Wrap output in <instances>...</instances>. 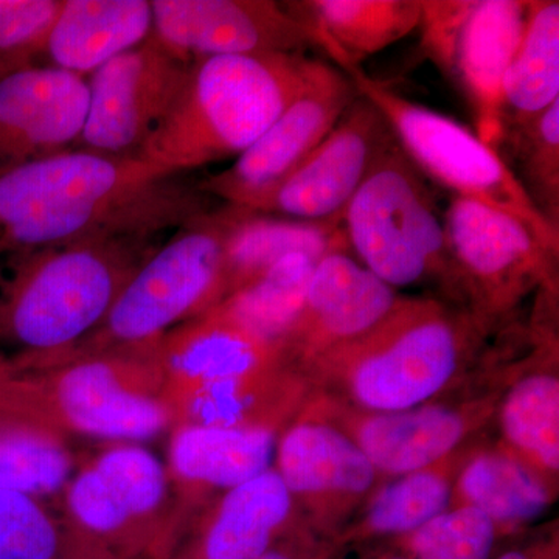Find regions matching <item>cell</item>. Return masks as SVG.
<instances>
[{
    "mask_svg": "<svg viewBox=\"0 0 559 559\" xmlns=\"http://www.w3.org/2000/svg\"><path fill=\"white\" fill-rule=\"evenodd\" d=\"M150 0H62L43 57L53 68L92 75L150 39Z\"/></svg>",
    "mask_w": 559,
    "mask_h": 559,
    "instance_id": "obj_25",
    "label": "cell"
},
{
    "mask_svg": "<svg viewBox=\"0 0 559 559\" xmlns=\"http://www.w3.org/2000/svg\"><path fill=\"white\" fill-rule=\"evenodd\" d=\"M311 62L304 53L191 62L178 97L139 157L176 175L237 159L296 98Z\"/></svg>",
    "mask_w": 559,
    "mask_h": 559,
    "instance_id": "obj_3",
    "label": "cell"
},
{
    "mask_svg": "<svg viewBox=\"0 0 559 559\" xmlns=\"http://www.w3.org/2000/svg\"><path fill=\"white\" fill-rule=\"evenodd\" d=\"M488 337L450 301L401 297L377 329L305 374L316 392L356 409H412L457 389L479 364Z\"/></svg>",
    "mask_w": 559,
    "mask_h": 559,
    "instance_id": "obj_2",
    "label": "cell"
},
{
    "mask_svg": "<svg viewBox=\"0 0 559 559\" xmlns=\"http://www.w3.org/2000/svg\"><path fill=\"white\" fill-rule=\"evenodd\" d=\"M189 68L150 38L95 70L87 76L90 108L79 150L139 157L178 97Z\"/></svg>",
    "mask_w": 559,
    "mask_h": 559,
    "instance_id": "obj_15",
    "label": "cell"
},
{
    "mask_svg": "<svg viewBox=\"0 0 559 559\" xmlns=\"http://www.w3.org/2000/svg\"><path fill=\"white\" fill-rule=\"evenodd\" d=\"M156 345L81 353L32 373L13 366L0 389V418L35 423L62 437L154 439L173 428Z\"/></svg>",
    "mask_w": 559,
    "mask_h": 559,
    "instance_id": "obj_4",
    "label": "cell"
},
{
    "mask_svg": "<svg viewBox=\"0 0 559 559\" xmlns=\"http://www.w3.org/2000/svg\"><path fill=\"white\" fill-rule=\"evenodd\" d=\"M171 430L167 469L190 521L224 492L271 469L280 436L270 430L193 425Z\"/></svg>",
    "mask_w": 559,
    "mask_h": 559,
    "instance_id": "obj_22",
    "label": "cell"
},
{
    "mask_svg": "<svg viewBox=\"0 0 559 559\" xmlns=\"http://www.w3.org/2000/svg\"><path fill=\"white\" fill-rule=\"evenodd\" d=\"M498 528L480 511L450 507L411 535L393 540L412 559H491Z\"/></svg>",
    "mask_w": 559,
    "mask_h": 559,
    "instance_id": "obj_35",
    "label": "cell"
},
{
    "mask_svg": "<svg viewBox=\"0 0 559 559\" xmlns=\"http://www.w3.org/2000/svg\"><path fill=\"white\" fill-rule=\"evenodd\" d=\"M305 525L274 468L209 503L168 559H260Z\"/></svg>",
    "mask_w": 559,
    "mask_h": 559,
    "instance_id": "obj_21",
    "label": "cell"
},
{
    "mask_svg": "<svg viewBox=\"0 0 559 559\" xmlns=\"http://www.w3.org/2000/svg\"><path fill=\"white\" fill-rule=\"evenodd\" d=\"M511 366L488 388L396 412L356 409L323 393L312 392L304 411L330 423L369 459L382 480L428 468L440 460L479 441L495 423Z\"/></svg>",
    "mask_w": 559,
    "mask_h": 559,
    "instance_id": "obj_11",
    "label": "cell"
},
{
    "mask_svg": "<svg viewBox=\"0 0 559 559\" xmlns=\"http://www.w3.org/2000/svg\"><path fill=\"white\" fill-rule=\"evenodd\" d=\"M62 502L73 528L123 559H168L191 524L167 466L139 443H112L92 457Z\"/></svg>",
    "mask_w": 559,
    "mask_h": 559,
    "instance_id": "obj_6",
    "label": "cell"
},
{
    "mask_svg": "<svg viewBox=\"0 0 559 559\" xmlns=\"http://www.w3.org/2000/svg\"><path fill=\"white\" fill-rule=\"evenodd\" d=\"M334 551L333 540L320 538L307 525H300L260 559H330Z\"/></svg>",
    "mask_w": 559,
    "mask_h": 559,
    "instance_id": "obj_37",
    "label": "cell"
},
{
    "mask_svg": "<svg viewBox=\"0 0 559 559\" xmlns=\"http://www.w3.org/2000/svg\"><path fill=\"white\" fill-rule=\"evenodd\" d=\"M401 297L347 250L326 253L316 263L299 314L282 342L286 362L305 374L323 356L377 329Z\"/></svg>",
    "mask_w": 559,
    "mask_h": 559,
    "instance_id": "obj_18",
    "label": "cell"
},
{
    "mask_svg": "<svg viewBox=\"0 0 559 559\" xmlns=\"http://www.w3.org/2000/svg\"><path fill=\"white\" fill-rule=\"evenodd\" d=\"M444 301L468 312L489 336L510 322L522 300L558 285V255L516 219L463 198L443 212Z\"/></svg>",
    "mask_w": 559,
    "mask_h": 559,
    "instance_id": "obj_10",
    "label": "cell"
},
{
    "mask_svg": "<svg viewBox=\"0 0 559 559\" xmlns=\"http://www.w3.org/2000/svg\"><path fill=\"white\" fill-rule=\"evenodd\" d=\"M156 356L167 404L204 385L288 366L280 345L261 340L213 308L165 334L157 342Z\"/></svg>",
    "mask_w": 559,
    "mask_h": 559,
    "instance_id": "obj_23",
    "label": "cell"
},
{
    "mask_svg": "<svg viewBox=\"0 0 559 559\" xmlns=\"http://www.w3.org/2000/svg\"><path fill=\"white\" fill-rule=\"evenodd\" d=\"M0 559H123L92 543L40 499L0 491Z\"/></svg>",
    "mask_w": 559,
    "mask_h": 559,
    "instance_id": "obj_33",
    "label": "cell"
},
{
    "mask_svg": "<svg viewBox=\"0 0 559 559\" xmlns=\"http://www.w3.org/2000/svg\"><path fill=\"white\" fill-rule=\"evenodd\" d=\"M62 0H0V76L43 57Z\"/></svg>",
    "mask_w": 559,
    "mask_h": 559,
    "instance_id": "obj_36",
    "label": "cell"
},
{
    "mask_svg": "<svg viewBox=\"0 0 559 559\" xmlns=\"http://www.w3.org/2000/svg\"><path fill=\"white\" fill-rule=\"evenodd\" d=\"M362 559H412L406 550L401 549L399 544L393 543V547L389 549L377 551V554L369 555V557Z\"/></svg>",
    "mask_w": 559,
    "mask_h": 559,
    "instance_id": "obj_39",
    "label": "cell"
},
{
    "mask_svg": "<svg viewBox=\"0 0 559 559\" xmlns=\"http://www.w3.org/2000/svg\"><path fill=\"white\" fill-rule=\"evenodd\" d=\"M399 143L374 165L342 213L349 253L390 288L443 289V212Z\"/></svg>",
    "mask_w": 559,
    "mask_h": 559,
    "instance_id": "obj_9",
    "label": "cell"
},
{
    "mask_svg": "<svg viewBox=\"0 0 559 559\" xmlns=\"http://www.w3.org/2000/svg\"><path fill=\"white\" fill-rule=\"evenodd\" d=\"M11 370H13V362H10V360H7L3 356H0V385L3 384V381L9 377Z\"/></svg>",
    "mask_w": 559,
    "mask_h": 559,
    "instance_id": "obj_40",
    "label": "cell"
},
{
    "mask_svg": "<svg viewBox=\"0 0 559 559\" xmlns=\"http://www.w3.org/2000/svg\"><path fill=\"white\" fill-rule=\"evenodd\" d=\"M87 108L75 73L33 64L0 76V175L79 148Z\"/></svg>",
    "mask_w": 559,
    "mask_h": 559,
    "instance_id": "obj_20",
    "label": "cell"
},
{
    "mask_svg": "<svg viewBox=\"0 0 559 559\" xmlns=\"http://www.w3.org/2000/svg\"><path fill=\"white\" fill-rule=\"evenodd\" d=\"M395 145L381 110L359 95L310 156L252 210L312 223L341 221L360 183Z\"/></svg>",
    "mask_w": 559,
    "mask_h": 559,
    "instance_id": "obj_16",
    "label": "cell"
},
{
    "mask_svg": "<svg viewBox=\"0 0 559 559\" xmlns=\"http://www.w3.org/2000/svg\"><path fill=\"white\" fill-rule=\"evenodd\" d=\"M557 102L559 2L528 0L527 24L500 84L495 150Z\"/></svg>",
    "mask_w": 559,
    "mask_h": 559,
    "instance_id": "obj_30",
    "label": "cell"
},
{
    "mask_svg": "<svg viewBox=\"0 0 559 559\" xmlns=\"http://www.w3.org/2000/svg\"><path fill=\"white\" fill-rule=\"evenodd\" d=\"M495 559H558V530H549L539 538L507 550Z\"/></svg>",
    "mask_w": 559,
    "mask_h": 559,
    "instance_id": "obj_38",
    "label": "cell"
},
{
    "mask_svg": "<svg viewBox=\"0 0 559 559\" xmlns=\"http://www.w3.org/2000/svg\"><path fill=\"white\" fill-rule=\"evenodd\" d=\"M558 300L539 296L532 325L533 347L527 358L511 366L495 423L499 447L559 488V370L558 331L554 311Z\"/></svg>",
    "mask_w": 559,
    "mask_h": 559,
    "instance_id": "obj_19",
    "label": "cell"
},
{
    "mask_svg": "<svg viewBox=\"0 0 559 559\" xmlns=\"http://www.w3.org/2000/svg\"><path fill=\"white\" fill-rule=\"evenodd\" d=\"M142 157L72 150L0 175V234L11 248L146 240L209 213L205 194Z\"/></svg>",
    "mask_w": 559,
    "mask_h": 559,
    "instance_id": "obj_1",
    "label": "cell"
},
{
    "mask_svg": "<svg viewBox=\"0 0 559 559\" xmlns=\"http://www.w3.org/2000/svg\"><path fill=\"white\" fill-rule=\"evenodd\" d=\"M312 392L307 374L277 366L191 390L168 403V407L173 426L282 433L307 406Z\"/></svg>",
    "mask_w": 559,
    "mask_h": 559,
    "instance_id": "obj_24",
    "label": "cell"
},
{
    "mask_svg": "<svg viewBox=\"0 0 559 559\" xmlns=\"http://www.w3.org/2000/svg\"><path fill=\"white\" fill-rule=\"evenodd\" d=\"M496 151L544 219L559 230V102Z\"/></svg>",
    "mask_w": 559,
    "mask_h": 559,
    "instance_id": "obj_34",
    "label": "cell"
},
{
    "mask_svg": "<svg viewBox=\"0 0 559 559\" xmlns=\"http://www.w3.org/2000/svg\"><path fill=\"white\" fill-rule=\"evenodd\" d=\"M148 242L86 241L25 252L0 300V334L24 352L17 369L50 366L75 352L156 249Z\"/></svg>",
    "mask_w": 559,
    "mask_h": 559,
    "instance_id": "obj_5",
    "label": "cell"
},
{
    "mask_svg": "<svg viewBox=\"0 0 559 559\" xmlns=\"http://www.w3.org/2000/svg\"><path fill=\"white\" fill-rule=\"evenodd\" d=\"M476 443L428 468L381 480L352 520L334 536L336 550L374 540L404 538L444 513L451 507L459 471Z\"/></svg>",
    "mask_w": 559,
    "mask_h": 559,
    "instance_id": "obj_27",
    "label": "cell"
},
{
    "mask_svg": "<svg viewBox=\"0 0 559 559\" xmlns=\"http://www.w3.org/2000/svg\"><path fill=\"white\" fill-rule=\"evenodd\" d=\"M272 468L288 489L301 522L330 540L382 480L345 433L304 409L280 433Z\"/></svg>",
    "mask_w": 559,
    "mask_h": 559,
    "instance_id": "obj_14",
    "label": "cell"
},
{
    "mask_svg": "<svg viewBox=\"0 0 559 559\" xmlns=\"http://www.w3.org/2000/svg\"><path fill=\"white\" fill-rule=\"evenodd\" d=\"M358 97L347 73L312 60L299 94L278 119L229 168L197 183L198 190L252 210L310 156Z\"/></svg>",
    "mask_w": 559,
    "mask_h": 559,
    "instance_id": "obj_13",
    "label": "cell"
},
{
    "mask_svg": "<svg viewBox=\"0 0 559 559\" xmlns=\"http://www.w3.org/2000/svg\"><path fill=\"white\" fill-rule=\"evenodd\" d=\"M318 261L307 253L285 257L260 277L221 300L213 310L261 340L282 347L299 314Z\"/></svg>",
    "mask_w": 559,
    "mask_h": 559,
    "instance_id": "obj_31",
    "label": "cell"
},
{
    "mask_svg": "<svg viewBox=\"0 0 559 559\" xmlns=\"http://www.w3.org/2000/svg\"><path fill=\"white\" fill-rule=\"evenodd\" d=\"M419 47L462 95L495 148L500 84L527 24V0H419Z\"/></svg>",
    "mask_w": 559,
    "mask_h": 559,
    "instance_id": "obj_12",
    "label": "cell"
},
{
    "mask_svg": "<svg viewBox=\"0 0 559 559\" xmlns=\"http://www.w3.org/2000/svg\"><path fill=\"white\" fill-rule=\"evenodd\" d=\"M557 498L558 489L509 451L479 441L459 471L451 507L480 511L500 536H509L546 516Z\"/></svg>",
    "mask_w": 559,
    "mask_h": 559,
    "instance_id": "obj_29",
    "label": "cell"
},
{
    "mask_svg": "<svg viewBox=\"0 0 559 559\" xmlns=\"http://www.w3.org/2000/svg\"><path fill=\"white\" fill-rule=\"evenodd\" d=\"M286 10L307 25L318 47L344 70L418 31L419 0H294Z\"/></svg>",
    "mask_w": 559,
    "mask_h": 559,
    "instance_id": "obj_28",
    "label": "cell"
},
{
    "mask_svg": "<svg viewBox=\"0 0 559 559\" xmlns=\"http://www.w3.org/2000/svg\"><path fill=\"white\" fill-rule=\"evenodd\" d=\"M223 216V299L293 253H307L320 260L336 250L349 252L341 221L289 219L227 204Z\"/></svg>",
    "mask_w": 559,
    "mask_h": 559,
    "instance_id": "obj_26",
    "label": "cell"
},
{
    "mask_svg": "<svg viewBox=\"0 0 559 559\" xmlns=\"http://www.w3.org/2000/svg\"><path fill=\"white\" fill-rule=\"evenodd\" d=\"M150 38L187 64L226 55L304 53L310 27L274 0H153Z\"/></svg>",
    "mask_w": 559,
    "mask_h": 559,
    "instance_id": "obj_17",
    "label": "cell"
},
{
    "mask_svg": "<svg viewBox=\"0 0 559 559\" xmlns=\"http://www.w3.org/2000/svg\"><path fill=\"white\" fill-rule=\"evenodd\" d=\"M360 97L385 117L396 143L426 179L454 197L479 202L521 223L544 249L559 257V230L530 201L498 151L460 121L419 105L373 79L360 66L342 70Z\"/></svg>",
    "mask_w": 559,
    "mask_h": 559,
    "instance_id": "obj_7",
    "label": "cell"
},
{
    "mask_svg": "<svg viewBox=\"0 0 559 559\" xmlns=\"http://www.w3.org/2000/svg\"><path fill=\"white\" fill-rule=\"evenodd\" d=\"M72 476L66 437L35 423L0 418V491L36 499L62 495Z\"/></svg>",
    "mask_w": 559,
    "mask_h": 559,
    "instance_id": "obj_32",
    "label": "cell"
},
{
    "mask_svg": "<svg viewBox=\"0 0 559 559\" xmlns=\"http://www.w3.org/2000/svg\"><path fill=\"white\" fill-rule=\"evenodd\" d=\"M223 209L180 227L140 264L81 353L154 347L224 297Z\"/></svg>",
    "mask_w": 559,
    "mask_h": 559,
    "instance_id": "obj_8",
    "label": "cell"
}]
</instances>
